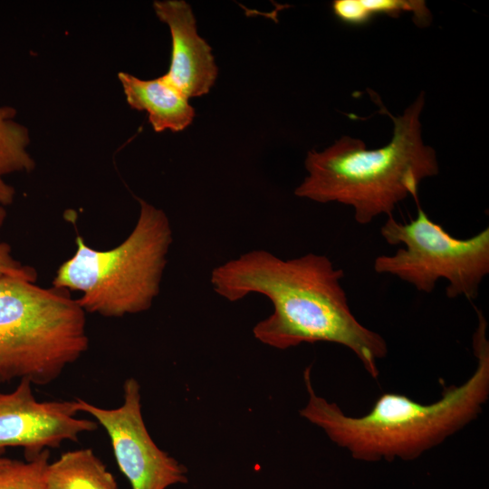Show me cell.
<instances>
[{"label": "cell", "instance_id": "7", "mask_svg": "<svg viewBox=\"0 0 489 489\" xmlns=\"http://www.w3.org/2000/svg\"><path fill=\"white\" fill-rule=\"evenodd\" d=\"M140 399L139 382L129 378L119 408H103L79 398L74 401L78 412L91 415L106 430L117 465L131 489H167L186 484L187 468L161 450L147 430Z\"/></svg>", "mask_w": 489, "mask_h": 489}, {"label": "cell", "instance_id": "3", "mask_svg": "<svg viewBox=\"0 0 489 489\" xmlns=\"http://www.w3.org/2000/svg\"><path fill=\"white\" fill-rule=\"evenodd\" d=\"M373 98L393 121L391 140L368 149L363 140L343 136L323 151H309L304 162L308 175L294 191L295 196L318 203L351 206L360 225L381 215L392 216L408 197L417 198L423 179L439 172L435 149L422 139L424 92L397 117Z\"/></svg>", "mask_w": 489, "mask_h": 489}, {"label": "cell", "instance_id": "17", "mask_svg": "<svg viewBox=\"0 0 489 489\" xmlns=\"http://www.w3.org/2000/svg\"><path fill=\"white\" fill-rule=\"evenodd\" d=\"M7 460H8V458L0 456V467H1L4 464H5Z\"/></svg>", "mask_w": 489, "mask_h": 489}, {"label": "cell", "instance_id": "5", "mask_svg": "<svg viewBox=\"0 0 489 489\" xmlns=\"http://www.w3.org/2000/svg\"><path fill=\"white\" fill-rule=\"evenodd\" d=\"M88 348L86 312L68 291L21 281L0 295V384L48 385Z\"/></svg>", "mask_w": 489, "mask_h": 489}, {"label": "cell", "instance_id": "15", "mask_svg": "<svg viewBox=\"0 0 489 489\" xmlns=\"http://www.w3.org/2000/svg\"><path fill=\"white\" fill-rule=\"evenodd\" d=\"M5 206L0 205V230L6 218ZM11 277L34 283L37 277L36 271L24 265L12 254L11 246L0 239V278Z\"/></svg>", "mask_w": 489, "mask_h": 489}, {"label": "cell", "instance_id": "2", "mask_svg": "<svg viewBox=\"0 0 489 489\" xmlns=\"http://www.w3.org/2000/svg\"><path fill=\"white\" fill-rule=\"evenodd\" d=\"M476 313L472 340L475 370L463 384L446 388L438 400L421 404L405 395L384 393L368 413L351 417L316 394L311 368H306L308 401L301 416L360 460L414 459L438 446L477 418L489 397L487 321L481 311Z\"/></svg>", "mask_w": 489, "mask_h": 489}, {"label": "cell", "instance_id": "10", "mask_svg": "<svg viewBox=\"0 0 489 489\" xmlns=\"http://www.w3.org/2000/svg\"><path fill=\"white\" fill-rule=\"evenodd\" d=\"M118 78L129 105L132 109L147 111L155 131H180L193 121L195 109L189 104L188 99L168 82L163 75L152 80H141L120 72Z\"/></svg>", "mask_w": 489, "mask_h": 489}, {"label": "cell", "instance_id": "8", "mask_svg": "<svg viewBox=\"0 0 489 489\" xmlns=\"http://www.w3.org/2000/svg\"><path fill=\"white\" fill-rule=\"evenodd\" d=\"M32 386L21 379L13 391H0V456L6 447L20 446L30 459L64 441L78 442L82 433L98 428L96 421L75 417L74 400L40 402Z\"/></svg>", "mask_w": 489, "mask_h": 489}, {"label": "cell", "instance_id": "12", "mask_svg": "<svg viewBox=\"0 0 489 489\" xmlns=\"http://www.w3.org/2000/svg\"><path fill=\"white\" fill-rule=\"evenodd\" d=\"M16 110L9 106H0V205L13 203L14 188L4 177L15 172H30L35 161L28 152L30 143L28 129L14 118Z\"/></svg>", "mask_w": 489, "mask_h": 489}, {"label": "cell", "instance_id": "14", "mask_svg": "<svg viewBox=\"0 0 489 489\" xmlns=\"http://www.w3.org/2000/svg\"><path fill=\"white\" fill-rule=\"evenodd\" d=\"M49 460L50 449L24 461L8 458L0 467V489H46Z\"/></svg>", "mask_w": 489, "mask_h": 489}, {"label": "cell", "instance_id": "13", "mask_svg": "<svg viewBox=\"0 0 489 489\" xmlns=\"http://www.w3.org/2000/svg\"><path fill=\"white\" fill-rule=\"evenodd\" d=\"M331 8L338 19L354 25L369 22L375 14L397 18L403 13H410L417 26H427L432 20L426 2L422 0H335Z\"/></svg>", "mask_w": 489, "mask_h": 489}, {"label": "cell", "instance_id": "16", "mask_svg": "<svg viewBox=\"0 0 489 489\" xmlns=\"http://www.w3.org/2000/svg\"><path fill=\"white\" fill-rule=\"evenodd\" d=\"M25 281L17 278L3 277L0 278V295L14 288L19 282Z\"/></svg>", "mask_w": 489, "mask_h": 489}, {"label": "cell", "instance_id": "9", "mask_svg": "<svg viewBox=\"0 0 489 489\" xmlns=\"http://www.w3.org/2000/svg\"><path fill=\"white\" fill-rule=\"evenodd\" d=\"M153 7L171 34L170 65L164 78L187 99L207 93L217 67L211 47L197 34L191 6L183 0H163L155 1Z\"/></svg>", "mask_w": 489, "mask_h": 489}, {"label": "cell", "instance_id": "4", "mask_svg": "<svg viewBox=\"0 0 489 489\" xmlns=\"http://www.w3.org/2000/svg\"><path fill=\"white\" fill-rule=\"evenodd\" d=\"M139 202L138 220L123 242L98 250L78 236L74 254L56 271L53 286L79 292L86 312L107 318L143 312L159 293L172 228L162 209Z\"/></svg>", "mask_w": 489, "mask_h": 489}, {"label": "cell", "instance_id": "6", "mask_svg": "<svg viewBox=\"0 0 489 489\" xmlns=\"http://www.w3.org/2000/svg\"><path fill=\"white\" fill-rule=\"evenodd\" d=\"M391 245L403 244L394 254L375 258L376 273L390 274L430 293L440 279L447 282L448 298L474 300L489 273V228L465 239L454 237L417 206L415 219L398 222L392 216L380 228Z\"/></svg>", "mask_w": 489, "mask_h": 489}, {"label": "cell", "instance_id": "1", "mask_svg": "<svg viewBox=\"0 0 489 489\" xmlns=\"http://www.w3.org/2000/svg\"><path fill=\"white\" fill-rule=\"evenodd\" d=\"M344 272L325 255L308 253L283 259L266 250H252L215 267L210 283L229 302L251 293L267 297L273 313L253 334L260 342L286 350L302 343L332 342L350 349L374 379L388 345L378 332L352 313L341 285Z\"/></svg>", "mask_w": 489, "mask_h": 489}, {"label": "cell", "instance_id": "11", "mask_svg": "<svg viewBox=\"0 0 489 489\" xmlns=\"http://www.w3.org/2000/svg\"><path fill=\"white\" fill-rule=\"evenodd\" d=\"M46 489H119L113 475L91 448L68 451L49 463Z\"/></svg>", "mask_w": 489, "mask_h": 489}]
</instances>
